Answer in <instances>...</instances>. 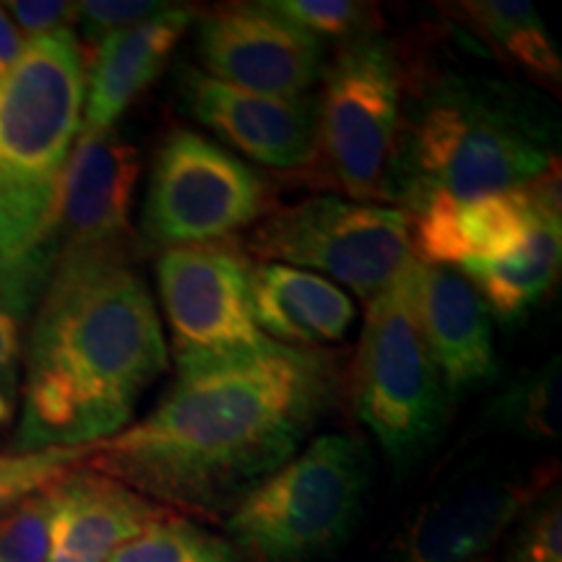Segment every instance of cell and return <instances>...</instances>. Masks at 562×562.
<instances>
[{"mask_svg": "<svg viewBox=\"0 0 562 562\" xmlns=\"http://www.w3.org/2000/svg\"><path fill=\"white\" fill-rule=\"evenodd\" d=\"M186 110L235 149L273 170H300L313 161L318 138V97H266L186 68L180 79Z\"/></svg>", "mask_w": 562, "mask_h": 562, "instance_id": "14", "label": "cell"}, {"mask_svg": "<svg viewBox=\"0 0 562 562\" xmlns=\"http://www.w3.org/2000/svg\"><path fill=\"white\" fill-rule=\"evenodd\" d=\"M402 97L404 68L391 42L378 32L347 42L323 74L311 182L351 201H389Z\"/></svg>", "mask_w": 562, "mask_h": 562, "instance_id": "7", "label": "cell"}, {"mask_svg": "<svg viewBox=\"0 0 562 562\" xmlns=\"http://www.w3.org/2000/svg\"><path fill=\"white\" fill-rule=\"evenodd\" d=\"M368 480L360 440L321 435L232 510V544L258 562H307L334 552L360 518Z\"/></svg>", "mask_w": 562, "mask_h": 562, "instance_id": "6", "label": "cell"}, {"mask_svg": "<svg viewBox=\"0 0 562 562\" xmlns=\"http://www.w3.org/2000/svg\"><path fill=\"white\" fill-rule=\"evenodd\" d=\"M271 188L256 167L199 133L161 140L146 191L144 235L159 248L227 243L269 214Z\"/></svg>", "mask_w": 562, "mask_h": 562, "instance_id": "9", "label": "cell"}, {"mask_svg": "<svg viewBox=\"0 0 562 562\" xmlns=\"http://www.w3.org/2000/svg\"><path fill=\"white\" fill-rule=\"evenodd\" d=\"M108 562H243L229 539L203 531L186 518H161L117 547Z\"/></svg>", "mask_w": 562, "mask_h": 562, "instance_id": "23", "label": "cell"}, {"mask_svg": "<svg viewBox=\"0 0 562 562\" xmlns=\"http://www.w3.org/2000/svg\"><path fill=\"white\" fill-rule=\"evenodd\" d=\"M414 302L448 396L459 398L501 375L490 307L461 271L414 261Z\"/></svg>", "mask_w": 562, "mask_h": 562, "instance_id": "16", "label": "cell"}, {"mask_svg": "<svg viewBox=\"0 0 562 562\" xmlns=\"http://www.w3.org/2000/svg\"><path fill=\"white\" fill-rule=\"evenodd\" d=\"M50 495V547L87 560L108 562L117 547L136 539L146 526L170 516L149 497L91 472L83 463L53 484Z\"/></svg>", "mask_w": 562, "mask_h": 562, "instance_id": "18", "label": "cell"}, {"mask_svg": "<svg viewBox=\"0 0 562 562\" xmlns=\"http://www.w3.org/2000/svg\"><path fill=\"white\" fill-rule=\"evenodd\" d=\"M45 562H100V560H87V558H76V554H68L63 550H55L50 547V552H47V560Z\"/></svg>", "mask_w": 562, "mask_h": 562, "instance_id": "32", "label": "cell"}, {"mask_svg": "<svg viewBox=\"0 0 562 562\" xmlns=\"http://www.w3.org/2000/svg\"><path fill=\"white\" fill-rule=\"evenodd\" d=\"M406 214L414 261L448 269L508 256L539 220L560 222V216L539 209L529 182L474 201L435 195Z\"/></svg>", "mask_w": 562, "mask_h": 562, "instance_id": "15", "label": "cell"}, {"mask_svg": "<svg viewBox=\"0 0 562 562\" xmlns=\"http://www.w3.org/2000/svg\"><path fill=\"white\" fill-rule=\"evenodd\" d=\"M558 117L508 79L440 74L402 97L389 201L414 211L435 195L474 201L513 191L558 165Z\"/></svg>", "mask_w": 562, "mask_h": 562, "instance_id": "4", "label": "cell"}, {"mask_svg": "<svg viewBox=\"0 0 562 562\" xmlns=\"http://www.w3.org/2000/svg\"><path fill=\"white\" fill-rule=\"evenodd\" d=\"M560 357L516 378L490 406V419L524 438L552 440L560 435Z\"/></svg>", "mask_w": 562, "mask_h": 562, "instance_id": "22", "label": "cell"}, {"mask_svg": "<svg viewBox=\"0 0 562 562\" xmlns=\"http://www.w3.org/2000/svg\"><path fill=\"white\" fill-rule=\"evenodd\" d=\"M341 357L266 341L250 355L178 370L136 425L83 461L161 508L220 516L294 459L339 402Z\"/></svg>", "mask_w": 562, "mask_h": 562, "instance_id": "1", "label": "cell"}, {"mask_svg": "<svg viewBox=\"0 0 562 562\" xmlns=\"http://www.w3.org/2000/svg\"><path fill=\"white\" fill-rule=\"evenodd\" d=\"M211 79L266 97H305L326 74V47L266 3L220 5L199 24Z\"/></svg>", "mask_w": 562, "mask_h": 562, "instance_id": "12", "label": "cell"}, {"mask_svg": "<svg viewBox=\"0 0 562 562\" xmlns=\"http://www.w3.org/2000/svg\"><path fill=\"white\" fill-rule=\"evenodd\" d=\"M193 24V11L170 5L157 16L110 34L91 50L81 133L112 131L123 112L159 79L175 47Z\"/></svg>", "mask_w": 562, "mask_h": 562, "instance_id": "17", "label": "cell"}, {"mask_svg": "<svg viewBox=\"0 0 562 562\" xmlns=\"http://www.w3.org/2000/svg\"><path fill=\"white\" fill-rule=\"evenodd\" d=\"M266 5L321 42L341 40L347 45L351 40L375 34L378 11L370 3H357V0H271Z\"/></svg>", "mask_w": 562, "mask_h": 562, "instance_id": "25", "label": "cell"}, {"mask_svg": "<svg viewBox=\"0 0 562 562\" xmlns=\"http://www.w3.org/2000/svg\"><path fill=\"white\" fill-rule=\"evenodd\" d=\"M562 222L539 220L526 240L495 261L463 263L461 273L472 279L484 305L505 326H516L558 281L562 261Z\"/></svg>", "mask_w": 562, "mask_h": 562, "instance_id": "20", "label": "cell"}, {"mask_svg": "<svg viewBox=\"0 0 562 562\" xmlns=\"http://www.w3.org/2000/svg\"><path fill=\"white\" fill-rule=\"evenodd\" d=\"M24 47H26L24 34L13 26L9 13H5L3 5H0V81L16 68L19 58L24 55Z\"/></svg>", "mask_w": 562, "mask_h": 562, "instance_id": "31", "label": "cell"}, {"mask_svg": "<svg viewBox=\"0 0 562 562\" xmlns=\"http://www.w3.org/2000/svg\"><path fill=\"white\" fill-rule=\"evenodd\" d=\"M349 396L396 469H409L440 440L451 396L417 318L414 261L368 302Z\"/></svg>", "mask_w": 562, "mask_h": 562, "instance_id": "5", "label": "cell"}, {"mask_svg": "<svg viewBox=\"0 0 562 562\" xmlns=\"http://www.w3.org/2000/svg\"><path fill=\"white\" fill-rule=\"evenodd\" d=\"M503 562H562V505L558 490H544L513 526Z\"/></svg>", "mask_w": 562, "mask_h": 562, "instance_id": "27", "label": "cell"}, {"mask_svg": "<svg viewBox=\"0 0 562 562\" xmlns=\"http://www.w3.org/2000/svg\"><path fill=\"white\" fill-rule=\"evenodd\" d=\"M250 294L256 326L284 347L315 349V344L339 341L355 321V302L341 286L294 266H252Z\"/></svg>", "mask_w": 562, "mask_h": 562, "instance_id": "19", "label": "cell"}, {"mask_svg": "<svg viewBox=\"0 0 562 562\" xmlns=\"http://www.w3.org/2000/svg\"><path fill=\"white\" fill-rule=\"evenodd\" d=\"M544 490H550V472L463 474L414 513L385 562H487Z\"/></svg>", "mask_w": 562, "mask_h": 562, "instance_id": "11", "label": "cell"}, {"mask_svg": "<svg viewBox=\"0 0 562 562\" xmlns=\"http://www.w3.org/2000/svg\"><path fill=\"white\" fill-rule=\"evenodd\" d=\"M252 263L227 243L170 248L157 261V284L178 370L261 349L250 294Z\"/></svg>", "mask_w": 562, "mask_h": 562, "instance_id": "10", "label": "cell"}, {"mask_svg": "<svg viewBox=\"0 0 562 562\" xmlns=\"http://www.w3.org/2000/svg\"><path fill=\"white\" fill-rule=\"evenodd\" d=\"M87 66L76 32L30 40L0 81V307L37 311L58 256L63 175L81 131Z\"/></svg>", "mask_w": 562, "mask_h": 562, "instance_id": "3", "label": "cell"}, {"mask_svg": "<svg viewBox=\"0 0 562 562\" xmlns=\"http://www.w3.org/2000/svg\"><path fill=\"white\" fill-rule=\"evenodd\" d=\"M94 446L45 448V451L0 453V516L16 508L26 497L45 492L79 469L94 453Z\"/></svg>", "mask_w": 562, "mask_h": 562, "instance_id": "24", "label": "cell"}, {"mask_svg": "<svg viewBox=\"0 0 562 562\" xmlns=\"http://www.w3.org/2000/svg\"><path fill=\"white\" fill-rule=\"evenodd\" d=\"M21 334L19 321L0 307V430L11 425L16 414L21 385Z\"/></svg>", "mask_w": 562, "mask_h": 562, "instance_id": "30", "label": "cell"}, {"mask_svg": "<svg viewBox=\"0 0 562 562\" xmlns=\"http://www.w3.org/2000/svg\"><path fill=\"white\" fill-rule=\"evenodd\" d=\"M13 451L94 446L128 427L167 368V344L131 258L58 266L34 311Z\"/></svg>", "mask_w": 562, "mask_h": 562, "instance_id": "2", "label": "cell"}, {"mask_svg": "<svg viewBox=\"0 0 562 562\" xmlns=\"http://www.w3.org/2000/svg\"><path fill=\"white\" fill-rule=\"evenodd\" d=\"M50 487L0 516V562H45L50 552Z\"/></svg>", "mask_w": 562, "mask_h": 562, "instance_id": "26", "label": "cell"}, {"mask_svg": "<svg viewBox=\"0 0 562 562\" xmlns=\"http://www.w3.org/2000/svg\"><path fill=\"white\" fill-rule=\"evenodd\" d=\"M138 167V149L117 131H79L63 175L55 269L133 256Z\"/></svg>", "mask_w": 562, "mask_h": 562, "instance_id": "13", "label": "cell"}, {"mask_svg": "<svg viewBox=\"0 0 562 562\" xmlns=\"http://www.w3.org/2000/svg\"><path fill=\"white\" fill-rule=\"evenodd\" d=\"M5 13H9L13 26L30 40L74 32L76 19H79L76 3H66V0H13V3H5Z\"/></svg>", "mask_w": 562, "mask_h": 562, "instance_id": "29", "label": "cell"}, {"mask_svg": "<svg viewBox=\"0 0 562 562\" xmlns=\"http://www.w3.org/2000/svg\"><path fill=\"white\" fill-rule=\"evenodd\" d=\"M453 16L490 40L497 50L550 89H560L562 63L537 9L524 0H469L453 5Z\"/></svg>", "mask_w": 562, "mask_h": 562, "instance_id": "21", "label": "cell"}, {"mask_svg": "<svg viewBox=\"0 0 562 562\" xmlns=\"http://www.w3.org/2000/svg\"><path fill=\"white\" fill-rule=\"evenodd\" d=\"M79 9V24L81 32V50H94L102 40H108L110 34H117L128 26H136L140 21L157 16L165 9H170V3H151V0H87V3H76Z\"/></svg>", "mask_w": 562, "mask_h": 562, "instance_id": "28", "label": "cell"}, {"mask_svg": "<svg viewBox=\"0 0 562 562\" xmlns=\"http://www.w3.org/2000/svg\"><path fill=\"white\" fill-rule=\"evenodd\" d=\"M245 250L263 263L326 273L368 302L414 261L404 209L336 195L269 211L252 227Z\"/></svg>", "mask_w": 562, "mask_h": 562, "instance_id": "8", "label": "cell"}]
</instances>
